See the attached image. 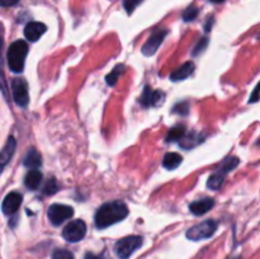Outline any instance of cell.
<instances>
[{
	"instance_id": "cell-1",
	"label": "cell",
	"mask_w": 260,
	"mask_h": 259,
	"mask_svg": "<svg viewBox=\"0 0 260 259\" xmlns=\"http://www.w3.org/2000/svg\"><path fill=\"white\" fill-rule=\"evenodd\" d=\"M128 207L121 201H113L102 205L95 213V226L98 229H106L124 220L128 216Z\"/></svg>"
},
{
	"instance_id": "cell-2",
	"label": "cell",
	"mask_w": 260,
	"mask_h": 259,
	"mask_svg": "<svg viewBox=\"0 0 260 259\" xmlns=\"http://www.w3.org/2000/svg\"><path fill=\"white\" fill-rule=\"evenodd\" d=\"M28 53V45L25 41L18 40L8 48V65L13 73H22L24 69L25 57Z\"/></svg>"
},
{
	"instance_id": "cell-3",
	"label": "cell",
	"mask_w": 260,
	"mask_h": 259,
	"mask_svg": "<svg viewBox=\"0 0 260 259\" xmlns=\"http://www.w3.org/2000/svg\"><path fill=\"white\" fill-rule=\"evenodd\" d=\"M142 245V238L137 235L126 236V238L121 239L117 241L114 250H116L117 256L119 259H128L140 246Z\"/></svg>"
},
{
	"instance_id": "cell-4",
	"label": "cell",
	"mask_w": 260,
	"mask_h": 259,
	"mask_svg": "<svg viewBox=\"0 0 260 259\" xmlns=\"http://www.w3.org/2000/svg\"><path fill=\"white\" fill-rule=\"evenodd\" d=\"M216 230H217V222L215 220H206L190 228L187 231V238L193 241L202 240V239L211 238Z\"/></svg>"
},
{
	"instance_id": "cell-5",
	"label": "cell",
	"mask_w": 260,
	"mask_h": 259,
	"mask_svg": "<svg viewBox=\"0 0 260 259\" xmlns=\"http://www.w3.org/2000/svg\"><path fill=\"white\" fill-rule=\"evenodd\" d=\"M73 207L66 205H58V203H55V205H51L47 210L48 220H50L51 223L55 226H58L62 222H65L66 220L73 217Z\"/></svg>"
},
{
	"instance_id": "cell-6",
	"label": "cell",
	"mask_w": 260,
	"mask_h": 259,
	"mask_svg": "<svg viewBox=\"0 0 260 259\" xmlns=\"http://www.w3.org/2000/svg\"><path fill=\"white\" fill-rule=\"evenodd\" d=\"M86 234V225L83 220H74L63 228L62 236L70 243L80 241Z\"/></svg>"
},
{
	"instance_id": "cell-7",
	"label": "cell",
	"mask_w": 260,
	"mask_h": 259,
	"mask_svg": "<svg viewBox=\"0 0 260 259\" xmlns=\"http://www.w3.org/2000/svg\"><path fill=\"white\" fill-rule=\"evenodd\" d=\"M13 99L20 107H25L29 102L28 95V85L24 79H14L12 83Z\"/></svg>"
},
{
	"instance_id": "cell-8",
	"label": "cell",
	"mask_w": 260,
	"mask_h": 259,
	"mask_svg": "<svg viewBox=\"0 0 260 259\" xmlns=\"http://www.w3.org/2000/svg\"><path fill=\"white\" fill-rule=\"evenodd\" d=\"M168 30L167 29H157L152 33L149 37V40L145 42V45L142 46V53L145 56H151L154 55L157 51V48L160 47V45L162 43L164 38L167 37Z\"/></svg>"
},
{
	"instance_id": "cell-9",
	"label": "cell",
	"mask_w": 260,
	"mask_h": 259,
	"mask_svg": "<svg viewBox=\"0 0 260 259\" xmlns=\"http://www.w3.org/2000/svg\"><path fill=\"white\" fill-rule=\"evenodd\" d=\"M20 205H22V195L18 192H10L3 200L2 210L5 215H14Z\"/></svg>"
},
{
	"instance_id": "cell-10",
	"label": "cell",
	"mask_w": 260,
	"mask_h": 259,
	"mask_svg": "<svg viewBox=\"0 0 260 259\" xmlns=\"http://www.w3.org/2000/svg\"><path fill=\"white\" fill-rule=\"evenodd\" d=\"M46 30H47V27L43 23L30 22L24 28V37L28 41H30V42H36V41H38L42 37V35Z\"/></svg>"
},
{
	"instance_id": "cell-11",
	"label": "cell",
	"mask_w": 260,
	"mask_h": 259,
	"mask_svg": "<svg viewBox=\"0 0 260 259\" xmlns=\"http://www.w3.org/2000/svg\"><path fill=\"white\" fill-rule=\"evenodd\" d=\"M164 98V93L157 90H152L150 86H145V90L142 93L141 98H140V102L144 107H154L157 106L160 102Z\"/></svg>"
},
{
	"instance_id": "cell-12",
	"label": "cell",
	"mask_w": 260,
	"mask_h": 259,
	"mask_svg": "<svg viewBox=\"0 0 260 259\" xmlns=\"http://www.w3.org/2000/svg\"><path fill=\"white\" fill-rule=\"evenodd\" d=\"M215 205V201L212 198H202V200H198L194 201L193 203H190L189 206V211L196 216H201V215H205L207 213L211 208L213 207Z\"/></svg>"
},
{
	"instance_id": "cell-13",
	"label": "cell",
	"mask_w": 260,
	"mask_h": 259,
	"mask_svg": "<svg viewBox=\"0 0 260 259\" xmlns=\"http://www.w3.org/2000/svg\"><path fill=\"white\" fill-rule=\"evenodd\" d=\"M15 146H17V142H15L14 137L10 136L8 139L7 144L4 145V147L0 151V168H4L9 163V160L12 159L13 154L15 151Z\"/></svg>"
},
{
	"instance_id": "cell-14",
	"label": "cell",
	"mask_w": 260,
	"mask_h": 259,
	"mask_svg": "<svg viewBox=\"0 0 260 259\" xmlns=\"http://www.w3.org/2000/svg\"><path fill=\"white\" fill-rule=\"evenodd\" d=\"M194 62H193V61H188V62L183 63L180 68H178L177 70L173 71V73L170 74V79H172L173 81L184 80V79H187L188 76L194 71Z\"/></svg>"
},
{
	"instance_id": "cell-15",
	"label": "cell",
	"mask_w": 260,
	"mask_h": 259,
	"mask_svg": "<svg viewBox=\"0 0 260 259\" xmlns=\"http://www.w3.org/2000/svg\"><path fill=\"white\" fill-rule=\"evenodd\" d=\"M23 164L27 168L30 169H37L41 164H42V157L41 154L36 149H29L25 154L24 160H23Z\"/></svg>"
},
{
	"instance_id": "cell-16",
	"label": "cell",
	"mask_w": 260,
	"mask_h": 259,
	"mask_svg": "<svg viewBox=\"0 0 260 259\" xmlns=\"http://www.w3.org/2000/svg\"><path fill=\"white\" fill-rule=\"evenodd\" d=\"M41 180H42V173L38 169H32L28 172V174L25 175V187L30 190L37 189L38 185L41 184Z\"/></svg>"
},
{
	"instance_id": "cell-17",
	"label": "cell",
	"mask_w": 260,
	"mask_h": 259,
	"mask_svg": "<svg viewBox=\"0 0 260 259\" xmlns=\"http://www.w3.org/2000/svg\"><path fill=\"white\" fill-rule=\"evenodd\" d=\"M182 156L178 152H168L162 160V167L168 170H174L182 164Z\"/></svg>"
},
{
	"instance_id": "cell-18",
	"label": "cell",
	"mask_w": 260,
	"mask_h": 259,
	"mask_svg": "<svg viewBox=\"0 0 260 259\" xmlns=\"http://www.w3.org/2000/svg\"><path fill=\"white\" fill-rule=\"evenodd\" d=\"M223 180H225V174H222L221 172H216L208 178L207 180V187L211 188L212 190H218L223 184Z\"/></svg>"
},
{
	"instance_id": "cell-19",
	"label": "cell",
	"mask_w": 260,
	"mask_h": 259,
	"mask_svg": "<svg viewBox=\"0 0 260 259\" xmlns=\"http://www.w3.org/2000/svg\"><path fill=\"white\" fill-rule=\"evenodd\" d=\"M185 135V127L184 126H175L168 132L167 135V141L168 142H174L178 140H182Z\"/></svg>"
},
{
	"instance_id": "cell-20",
	"label": "cell",
	"mask_w": 260,
	"mask_h": 259,
	"mask_svg": "<svg viewBox=\"0 0 260 259\" xmlns=\"http://www.w3.org/2000/svg\"><path fill=\"white\" fill-rule=\"evenodd\" d=\"M239 163H240V160H239V157L236 156H230L228 157V159H225V161L222 163V165L220 167V169H218V172H221L222 174H228V173H230L231 170L235 169L236 167L239 165Z\"/></svg>"
},
{
	"instance_id": "cell-21",
	"label": "cell",
	"mask_w": 260,
	"mask_h": 259,
	"mask_svg": "<svg viewBox=\"0 0 260 259\" xmlns=\"http://www.w3.org/2000/svg\"><path fill=\"white\" fill-rule=\"evenodd\" d=\"M124 73V65H117L116 68L113 69V70L111 71V73L107 75V83L109 84V85H114V84L117 83V80H118L119 78L122 76V74Z\"/></svg>"
},
{
	"instance_id": "cell-22",
	"label": "cell",
	"mask_w": 260,
	"mask_h": 259,
	"mask_svg": "<svg viewBox=\"0 0 260 259\" xmlns=\"http://www.w3.org/2000/svg\"><path fill=\"white\" fill-rule=\"evenodd\" d=\"M198 13H200V10H198L197 7H189L187 8V9L184 10V13H183V19L185 20V22H190V20H194L196 18H197Z\"/></svg>"
},
{
	"instance_id": "cell-23",
	"label": "cell",
	"mask_w": 260,
	"mask_h": 259,
	"mask_svg": "<svg viewBox=\"0 0 260 259\" xmlns=\"http://www.w3.org/2000/svg\"><path fill=\"white\" fill-rule=\"evenodd\" d=\"M142 3V0H123V7L126 9V12L128 14H131L135 9L137 8V5Z\"/></svg>"
},
{
	"instance_id": "cell-24",
	"label": "cell",
	"mask_w": 260,
	"mask_h": 259,
	"mask_svg": "<svg viewBox=\"0 0 260 259\" xmlns=\"http://www.w3.org/2000/svg\"><path fill=\"white\" fill-rule=\"evenodd\" d=\"M57 190H58L57 183H56L55 179H51V180H48L47 184L45 185V189H43V192H45V195H53V193H56Z\"/></svg>"
},
{
	"instance_id": "cell-25",
	"label": "cell",
	"mask_w": 260,
	"mask_h": 259,
	"mask_svg": "<svg viewBox=\"0 0 260 259\" xmlns=\"http://www.w3.org/2000/svg\"><path fill=\"white\" fill-rule=\"evenodd\" d=\"M52 259H74V256L69 250L60 249V250H56L55 253H53Z\"/></svg>"
},
{
	"instance_id": "cell-26",
	"label": "cell",
	"mask_w": 260,
	"mask_h": 259,
	"mask_svg": "<svg viewBox=\"0 0 260 259\" xmlns=\"http://www.w3.org/2000/svg\"><path fill=\"white\" fill-rule=\"evenodd\" d=\"M2 45H3V41L2 38H0V52H2ZM0 88H2V91L4 93V95L7 96V86H5L4 74H3V70H2V57H0Z\"/></svg>"
},
{
	"instance_id": "cell-27",
	"label": "cell",
	"mask_w": 260,
	"mask_h": 259,
	"mask_svg": "<svg viewBox=\"0 0 260 259\" xmlns=\"http://www.w3.org/2000/svg\"><path fill=\"white\" fill-rule=\"evenodd\" d=\"M207 43H208V40L207 38H202V40L200 41V42H198V45L196 46V50H194V55H198V53L201 52V51H203L205 50V47L206 46H207Z\"/></svg>"
},
{
	"instance_id": "cell-28",
	"label": "cell",
	"mask_w": 260,
	"mask_h": 259,
	"mask_svg": "<svg viewBox=\"0 0 260 259\" xmlns=\"http://www.w3.org/2000/svg\"><path fill=\"white\" fill-rule=\"evenodd\" d=\"M260 99V83L258 84V85L255 86V89H254L253 94L250 95V103H255V102H258Z\"/></svg>"
},
{
	"instance_id": "cell-29",
	"label": "cell",
	"mask_w": 260,
	"mask_h": 259,
	"mask_svg": "<svg viewBox=\"0 0 260 259\" xmlns=\"http://www.w3.org/2000/svg\"><path fill=\"white\" fill-rule=\"evenodd\" d=\"M175 113H182V114H187L188 113V104L187 103H182V104H178V106L174 107V111Z\"/></svg>"
},
{
	"instance_id": "cell-30",
	"label": "cell",
	"mask_w": 260,
	"mask_h": 259,
	"mask_svg": "<svg viewBox=\"0 0 260 259\" xmlns=\"http://www.w3.org/2000/svg\"><path fill=\"white\" fill-rule=\"evenodd\" d=\"M19 0H0V7H12V5L17 4Z\"/></svg>"
},
{
	"instance_id": "cell-31",
	"label": "cell",
	"mask_w": 260,
	"mask_h": 259,
	"mask_svg": "<svg viewBox=\"0 0 260 259\" xmlns=\"http://www.w3.org/2000/svg\"><path fill=\"white\" fill-rule=\"evenodd\" d=\"M84 259H102V256L95 255V254H93V253H88V254H85V258Z\"/></svg>"
},
{
	"instance_id": "cell-32",
	"label": "cell",
	"mask_w": 260,
	"mask_h": 259,
	"mask_svg": "<svg viewBox=\"0 0 260 259\" xmlns=\"http://www.w3.org/2000/svg\"><path fill=\"white\" fill-rule=\"evenodd\" d=\"M212 23H213V18H210L207 20V24H206V30H210L211 27H212Z\"/></svg>"
},
{
	"instance_id": "cell-33",
	"label": "cell",
	"mask_w": 260,
	"mask_h": 259,
	"mask_svg": "<svg viewBox=\"0 0 260 259\" xmlns=\"http://www.w3.org/2000/svg\"><path fill=\"white\" fill-rule=\"evenodd\" d=\"M210 2L216 3V4H218V3H223V2H225V0H210Z\"/></svg>"
},
{
	"instance_id": "cell-34",
	"label": "cell",
	"mask_w": 260,
	"mask_h": 259,
	"mask_svg": "<svg viewBox=\"0 0 260 259\" xmlns=\"http://www.w3.org/2000/svg\"><path fill=\"white\" fill-rule=\"evenodd\" d=\"M234 259H239V258H234Z\"/></svg>"
}]
</instances>
